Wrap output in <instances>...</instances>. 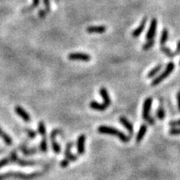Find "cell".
<instances>
[{
  "mask_svg": "<svg viewBox=\"0 0 180 180\" xmlns=\"http://www.w3.org/2000/svg\"><path fill=\"white\" fill-rule=\"evenodd\" d=\"M98 132L102 134H109V135H113V136L118 137L123 143H129L130 140V137H128L123 132L118 130L115 128L110 126H105L102 125L98 128Z\"/></svg>",
  "mask_w": 180,
  "mask_h": 180,
  "instance_id": "obj_1",
  "label": "cell"
},
{
  "mask_svg": "<svg viewBox=\"0 0 180 180\" xmlns=\"http://www.w3.org/2000/svg\"><path fill=\"white\" fill-rule=\"evenodd\" d=\"M174 68H175V64H174V63H173V62H169V63L167 64L165 69L163 70V73H160L157 78H155L153 81H152L151 85L156 86L158 85V84H159L160 83H162L165 78H167L168 76L170 75L171 73H172V72L174 70Z\"/></svg>",
  "mask_w": 180,
  "mask_h": 180,
  "instance_id": "obj_2",
  "label": "cell"
},
{
  "mask_svg": "<svg viewBox=\"0 0 180 180\" xmlns=\"http://www.w3.org/2000/svg\"><path fill=\"white\" fill-rule=\"evenodd\" d=\"M69 60L82 61V62H89L91 60V56L85 53H70L68 55Z\"/></svg>",
  "mask_w": 180,
  "mask_h": 180,
  "instance_id": "obj_3",
  "label": "cell"
},
{
  "mask_svg": "<svg viewBox=\"0 0 180 180\" xmlns=\"http://www.w3.org/2000/svg\"><path fill=\"white\" fill-rule=\"evenodd\" d=\"M157 26H158V21H157V19L153 18V19L151 20L150 27H149V30H148V32H147V34H146L147 41L151 40V39H154L155 35H156Z\"/></svg>",
  "mask_w": 180,
  "mask_h": 180,
  "instance_id": "obj_4",
  "label": "cell"
},
{
  "mask_svg": "<svg viewBox=\"0 0 180 180\" xmlns=\"http://www.w3.org/2000/svg\"><path fill=\"white\" fill-rule=\"evenodd\" d=\"M152 102L153 99L152 98H147L144 103V107H143V119L145 121L149 119V112H150L151 106H152Z\"/></svg>",
  "mask_w": 180,
  "mask_h": 180,
  "instance_id": "obj_5",
  "label": "cell"
},
{
  "mask_svg": "<svg viewBox=\"0 0 180 180\" xmlns=\"http://www.w3.org/2000/svg\"><path fill=\"white\" fill-rule=\"evenodd\" d=\"M60 133L59 129H55L54 131H52L51 135H50V139H51V143H52V147H53V149L55 152V153H59L61 152V147L58 143L56 142V139H55V137H56L57 134H59Z\"/></svg>",
  "mask_w": 180,
  "mask_h": 180,
  "instance_id": "obj_6",
  "label": "cell"
},
{
  "mask_svg": "<svg viewBox=\"0 0 180 180\" xmlns=\"http://www.w3.org/2000/svg\"><path fill=\"white\" fill-rule=\"evenodd\" d=\"M86 31L88 34H103L107 31V27L104 25H95V26H88L86 29Z\"/></svg>",
  "mask_w": 180,
  "mask_h": 180,
  "instance_id": "obj_7",
  "label": "cell"
},
{
  "mask_svg": "<svg viewBox=\"0 0 180 180\" xmlns=\"http://www.w3.org/2000/svg\"><path fill=\"white\" fill-rule=\"evenodd\" d=\"M86 137L84 134H81L78 138V142H77V151L79 155H83L85 149H84V144H85Z\"/></svg>",
  "mask_w": 180,
  "mask_h": 180,
  "instance_id": "obj_8",
  "label": "cell"
},
{
  "mask_svg": "<svg viewBox=\"0 0 180 180\" xmlns=\"http://www.w3.org/2000/svg\"><path fill=\"white\" fill-rule=\"evenodd\" d=\"M15 112H16V114H17L19 117L22 118L23 119H24V121L26 122V123H29L30 122L29 114H28V113L26 112L21 106L17 105V106L15 107Z\"/></svg>",
  "mask_w": 180,
  "mask_h": 180,
  "instance_id": "obj_9",
  "label": "cell"
},
{
  "mask_svg": "<svg viewBox=\"0 0 180 180\" xmlns=\"http://www.w3.org/2000/svg\"><path fill=\"white\" fill-rule=\"evenodd\" d=\"M147 20H148L147 18H144V19L142 20V22L140 23V24L139 25V27L137 28L136 29H134V31L132 32V36L134 37V38H138V37L141 35V34L143 33L144 29H145Z\"/></svg>",
  "mask_w": 180,
  "mask_h": 180,
  "instance_id": "obj_10",
  "label": "cell"
},
{
  "mask_svg": "<svg viewBox=\"0 0 180 180\" xmlns=\"http://www.w3.org/2000/svg\"><path fill=\"white\" fill-rule=\"evenodd\" d=\"M72 146H73V143H68L67 145H66V150H65V158H68V160L72 161V162H75L77 159H78V157L74 154H72L71 153V149H72Z\"/></svg>",
  "mask_w": 180,
  "mask_h": 180,
  "instance_id": "obj_11",
  "label": "cell"
},
{
  "mask_svg": "<svg viewBox=\"0 0 180 180\" xmlns=\"http://www.w3.org/2000/svg\"><path fill=\"white\" fill-rule=\"evenodd\" d=\"M99 93L100 95L102 96L103 99V103L105 105H107L108 107L111 104V99H110L109 95V92H108V90L104 88V87H103L99 89Z\"/></svg>",
  "mask_w": 180,
  "mask_h": 180,
  "instance_id": "obj_12",
  "label": "cell"
},
{
  "mask_svg": "<svg viewBox=\"0 0 180 180\" xmlns=\"http://www.w3.org/2000/svg\"><path fill=\"white\" fill-rule=\"evenodd\" d=\"M147 131H148V125L144 124H142L136 137V142L138 144L140 143V142L143 140V139H144V135H145V134L147 133Z\"/></svg>",
  "mask_w": 180,
  "mask_h": 180,
  "instance_id": "obj_13",
  "label": "cell"
},
{
  "mask_svg": "<svg viewBox=\"0 0 180 180\" xmlns=\"http://www.w3.org/2000/svg\"><path fill=\"white\" fill-rule=\"evenodd\" d=\"M119 122L121 123L124 127H125V129L129 132V134H130V136L133 135L134 134V127H133V124L129 121V120L127 119L126 118L124 117H121L119 118Z\"/></svg>",
  "mask_w": 180,
  "mask_h": 180,
  "instance_id": "obj_14",
  "label": "cell"
},
{
  "mask_svg": "<svg viewBox=\"0 0 180 180\" xmlns=\"http://www.w3.org/2000/svg\"><path fill=\"white\" fill-rule=\"evenodd\" d=\"M89 107L92 109L97 110V111H104L105 109H107L108 106L105 105L104 103H98L96 101H92L90 102Z\"/></svg>",
  "mask_w": 180,
  "mask_h": 180,
  "instance_id": "obj_15",
  "label": "cell"
},
{
  "mask_svg": "<svg viewBox=\"0 0 180 180\" xmlns=\"http://www.w3.org/2000/svg\"><path fill=\"white\" fill-rule=\"evenodd\" d=\"M168 39V30L167 29H163L162 31V35L160 38V44L161 46H163L167 43Z\"/></svg>",
  "mask_w": 180,
  "mask_h": 180,
  "instance_id": "obj_16",
  "label": "cell"
},
{
  "mask_svg": "<svg viewBox=\"0 0 180 180\" xmlns=\"http://www.w3.org/2000/svg\"><path fill=\"white\" fill-rule=\"evenodd\" d=\"M156 115H157V117H158V119H164V117H165V111H164V109H163V104H162V103H159V106H158V110H157V114H156Z\"/></svg>",
  "mask_w": 180,
  "mask_h": 180,
  "instance_id": "obj_17",
  "label": "cell"
},
{
  "mask_svg": "<svg viewBox=\"0 0 180 180\" xmlns=\"http://www.w3.org/2000/svg\"><path fill=\"white\" fill-rule=\"evenodd\" d=\"M162 67H163V65L162 64H158V65H157L155 67V68H153L152 70L149 72V73H148V75H147V77L149 78H153L154 76L157 74V73H158V72L161 70V68H162Z\"/></svg>",
  "mask_w": 180,
  "mask_h": 180,
  "instance_id": "obj_18",
  "label": "cell"
},
{
  "mask_svg": "<svg viewBox=\"0 0 180 180\" xmlns=\"http://www.w3.org/2000/svg\"><path fill=\"white\" fill-rule=\"evenodd\" d=\"M0 137H2V139H3V141L5 142V144H7L8 145H11V144H13L12 139H11L7 134H5L4 132L3 131L1 128H0Z\"/></svg>",
  "mask_w": 180,
  "mask_h": 180,
  "instance_id": "obj_19",
  "label": "cell"
},
{
  "mask_svg": "<svg viewBox=\"0 0 180 180\" xmlns=\"http://www.w3.org/2000/svg\"><path fill=\"white\" fill-rule=\"evenodd\" d=\"M161 50H162V52H163V54H165L166 56L169 57V58H174V57L177 56L175 54V52H172L170 49H168V47H165L164 45L161 47Z\"/></svg>",
  "mask_w": 180,
  "mask_h": 180,
  "instance_id": "obj_20",
  "label": "cell"
},
{
  "mask_svg": "<svg viewBox=\"0 0 180 180\" xmlns=\"http://www.w3.org/2000/svg\"><path fill=\"white\" fill-rule=\"evenodd\" d=\"M39 133L43 137H46V128L44 122H39Z\"/></svg>",
  "mask_w": 180,
  "mask_h": 180,
  "instance_id": "obj_21",
  "label": "cell"
},
{
  "mask_svg": "<svg viewBox=\"0 0 180 180\" xmlns=\"http://www.w3.org/2000/svg\"><path fill=\"white\" fill-rule=\"evenodd\" d=\"M154 44H155V40H154V39L149 40V41H147L146 43L143 45V49H144V50H149L152 47H153Z\"/></svg>",
  "mask_w": 180,
  "mask_h": 180,
  "instance_id": "obj_22",
  "label": "cell"
},
{
  "mask_svg": "<svg viewBox=\"0 0 180 180\" xmlns=\"http://www.w3.org/2000/svg\"><path fill=\"white\" fill-rule=\"evenodd\" d=\"M40 149L42 152H46L48 150V142H47L46 137H43V140L40 144Z\"/></svg>",
  "mask_w": 180,
  "mask_h": 180,
  "instance_id": "obj_23",
  "label": "cell"
},
{
  "mask_svg": "<svg viewBox=\"0 0 180 180\" xmlns=\"http://www.w3.org/2000/svg\"><path fill=\"white\" fill-rule=\"evenodd\" d=\"M25 131H26V133L28 134V135H29L30 138H32V139H34V138H35V137H36V132L33 131V130H31V129H25Z\"/></svg>",
  "mask_w": 180,
  "mask_h": 180,
  "instance_id": "obj_24",
  "label": "cell"
},
{
  "mask_svg": "<svg viewBox=\"0 0 180 180\" xmlns=\"http://www.w3.org/2000/svg\"><path fill=\"white\" fill-rule=\"evenodd\" d=\"M22 151L24 152V153L25 155L26 154H33L34 153H36L37 152V149H25L24 147L22 148Z\"/></svg>",
  "mask_w": 180,
  "mask_h": 180,
  "instance_id": "obj_25",
  "label": "cell"
},
{
  "mask_svg": "<svg viewBox=\"0 0 180 180\" xmlns=\"http://www.w3.org/2000/svg\"><path fill=\"white\" fill-rule=\"evenodd\" d=\"M44 4L45 6V10L47 13L50 11V0H44Z\"/></svg>",
  "mask_w": 180,
  "mask_h": 180,
  "instance_id": "obj_26",
  "label": "cell"
},
{
  "mask_svg": "<svg viewBox=\"0 0 180 180\" xmlns=\"http://www.w3.org/2000/svg\"><path fill=\"white\" fill-rule=\"evenodd\" d=\"M47 13H47L46 10L40 9L39 11V17L40 18V19H44V18L47 16Z\"/></svg>",
  "mask_w": 180,
  "mask_h": 180,
  "instance_id": "obj_27",
  "label": "cell"
},
{
  "mask_svg": "<svg viewBox=\"0 0 180 180\" xmlns=\"http://www.w3.org/2000/svg\"><path fill=\"white\" fill-rule=\"evenodd\" d=\"M69 162H70V161L68 160V158H65L63 160H62V162L60 163L61 167H62V168H66V167L69 164Z\"/></svg>",
  "mask_w": 180,
  "mask_h": 180,
  "instance_id": "obj_28",
  "label": "cell"
},
{
  "mask_svg": "<svg viewBox=\"0 0 180 180\" xmlns=\"http://www.w3.org/2000/svg\"><path fill=\"white\" fill-rule=\"evenodd\" d=\"M169 126L173 127V128H174V127L180 126V119L174 120V121H171L170 123H169Z\"/></svg>",
  "mask_w": 180,
  "mask_h": 180,
  "instance_id": "obj_29",
  "label": "cell"
},
{
  "mask_svg": "<svg viewBox=\"0 0 180 180\" xmlns=\"http://www.w3.org/2000/svg\"><path fill=\"white\" fill-rule=\"evenodd\" d=\"M171 135H179L180 134V129H173L169 131Z\"/></svg>",
  "mask_w": 180,
  "mask_h": 180,
  "instance_id": "obj_30",
  "label": "cell"
},
{
  "mask_svg": "<svg viewBox=\"0 0 180 180\" xmlns=\"http://www.w3.org/2000/svg\"><path fill=\"white\" fill-rule=\"evenodd\" d=\"M8 163H9V158H4V159L1 160L0 161V168H3V166L6 165Z\"/></svg>",
  "mask_w": 180,
  "mask_h": 180,
  "instance_id": "obj_31",
  "label": "cell"
},
{
  "mask_svg": "<svg viewBox=\"0 0 180 180\" xmlns=\"http://www.w3.org/2000/svg\"><path fill=\"white\" fill-rule=\"evenodd\" d=\"M39 3H40V0H33V3H32L31 6L34 8V9H35L36 8L39 7Z\"/></svg>",
  "mask_w": 180,
  "mask_h": 180,
  "instance_id": "obj_32",
  "label": "cell"
},
{
  "mask_svg": "<svg viewBox=\"0 0 180 180\" xmlns=\"http://www.w3.org/2000/svg\"><path fill=\"white\" fill-rule=\"evenodd\" d=\"M175 54L177 56H178V54H180V40H178V44H177V49H176Z\"/></svg>",
  "mask_w": 180,
  "mask_h": 180,
  "instance_id": "obj_33",
  "label": "cell"
},
{
  "mask_svg": "<svg viewBox=\"0 0 180 180\" xmlns=\"http://www.w3.org/2000/svg\"><path fill=\"white\" fill-rule=\"evenodd\" d=\"M147 122H148L149 124H152V125L155 124V120H154V119H153V118H152V117H149V119L147 120Z\"/></svg>",
  "mask_w": 180,
  "mask_h": 180,
  "instance_id": "obj_34",
  "label": "cell"
},
{
  "mask_svg": "<svg viewBox=\"0 0 180 180\" xmlns=\"http://www.w3.org/2000/svg\"><path fill=\"white\" fill-rule=\"evenodd\" d=\"M177 101H178V109L180 110V92H178V94H177Z\"/></svg>",
  "mask_w": 180,
  "mask_h": 180,
  "instance_id": "obj_35",
  "label": "cell"
},
{
  "mask_svg": "<svg viewBox=\"0 0 180 180\" xmlns=\"http://www.w3.org/2000/svg\"><path fill=\"white\" fill-rule=\"evenodd\" d=\"M10 175H11V174H9V173H8V174H2V175H0V180H3L5 177H8V176Z\"/></svg>",
  "mask_w": 180,
  "mask_h": 180,
  "instance_id": "obj_36",
  "label": "cell"
},
{
  "mask_svg": "<svg viewBox=\"0 0 180 180\" xmlns=\"http://www.w3.org/2000/svg\"><path fill=\"white\" fill-rule=\"evenodd\" d=\"M179 64H180V60H179Z\"/></svg>",
  "mask_w": 180,
  "mask_h": 180,
  "instance_id": "obj_37",
  "label": "cell"
}]
</instances>
